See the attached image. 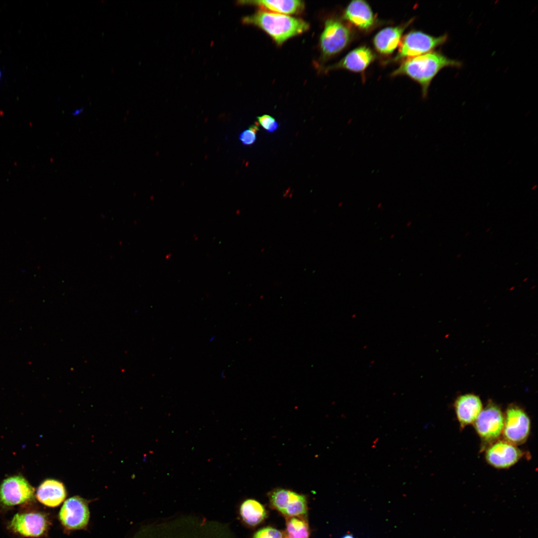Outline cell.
<instances>
[{"label":"cell","instance_id":"1","mask_svg":"<svg viewBox=\"0 0 538 538\" xmlns=\"http://www.w3.org/2000/svg\"><path fill=\"white\" fill-rule=\"evenodd\" d=\"M133 538H233L224 524L207 518L184 516L144 527Z\"/></svg>","mask_w":538,"mask_h":538},{"label":"cell","instance_id":"2","mask_svg":"<svg viewBox=\"0 0 538 538\" xmlns=\"http://www.w3.org/2000/svg\"><path fill=\"white\" fill-rule=\"evenodd\" d=\"M461 66L459 61L449 59L441 52L431 51L406 59L392 75L407 76L416 81L420 85L422 96L425 98L431 81L442 69Z\"/></svg>","mask_w":538,"mask_h":538},{"label":"cell","instance_id":"3","mask_svg":"<svg viewBox=\"0 0 538 538\" xmlns=\"http://www.w3.org/2000/svg\"><path fill=\"white\" fill-rule=\"evenodd\" d=\"M242 20L245 24L253 25L263 30L278 45L309 28V24L301 19L264 10L244 16Z\"/></svg>","mask_w":538,"mask_h":538},{"label":"cell","instance_id":"4","mask_svg":"<svg viewBox=\"0 0 538 538\" xmlns=\"http://www.w3.org/2000/svg\"><path fill=\"white\" fill-rule=\"evenodd\" d=\"M352 35L349 26L340 20L327 19L320 37L322 58L326 59L342 51L350 42Z\"/></svg>","mask_w":538,"mask_h":538},{"label":"cell","instance_id":"5","mask_svg":"<svg viewBox=\"0 0 538 538\" xmlns=\"http://www.w3.org/2000/svg\"><path fill=\"white\" fill-rule=\"evenodd\" d=\"M446 34L434 37L420 31H412L401 40L399 52L394 60L407 59L431 52L446 42Z\"/></svg>","mask_w":538,"mask_h":538},{"label":"cell","instance_id":"6","mask_svg":"<svg viewBox=\"0 0 538 538\" xmlns=\"http://www.w3.org/2000/svg\"><path fill=\"white\" fill-rule=\"evenodd\" d=\"M531 421L525 411L515 404H511L504 416L503 433L505 439L515 445L527 439L530 432Z\"/></svg>","mask_w":538,"mask_h":538},{"label":"cell","instance_id":"7","mask_svg":"<svg viewBox=\"0 0 538 538\" xmlns=\"http://www.w3.org/2000/svg\"><path fill=\"white\" fill-rule=\"evenodd\" d=\"M474 423L477 432L483 440L494 441L503 432L504 415L499 406L494 403H489Z\"/></svg>","mask_w":538,"mask_h":538},{"label":"cell","instance_id":"8","mask_svg":"<svg viewBox=\"0 0 538 538\" xmlns=\"http://www.w3.org/2000/svg\"><path fill=\"white\" fill-rule=\"evenodd\" d=\"M34 489L21 475L4 479L0 485V501L7 506L24 503L33 499Z\"/></svg>","mask_w":538,"mask_h":538},{"label":"cell","instance_id":"9","mask_svg":"<svg viewBox=\"0 0 538 538\" xmlns=\"http://www.w3.org/2000/svg\"><path fill=\"white\" fill-rule=\"evenodd\" d=\"M59 517L62 524L68 529L79 530L84 528L88 524L90 512L85 500L74 496L64 502Z\"/></svg>","mask_w":538,"mask_h":538},{"label":"cell","instance_id":"10","mask_svg":"<svg viewBox=\"0 0 538 538\" xmlns=\"http://www.w3.org/2000/svg\"><path fill=\"white\" fill-rule=\"evenodd\" d=\"M522 455V452L516 445L505 439L492 444L487 449L485 456L487 462L490 465L503 469L514 465Z\"/></svg>","mask_w":538,"mask_h":538},{"label":"cell","instance_id":"11","mask_svg":"<svg viewBox=\"0 0 538 538\" xmlns=\"http://www.w3.org/2000/svg\"><path fill=\"white\" fill-rule=\"evenodd\" d=\"M343 18L352 25L368 31L375 25L376 19L369 4L363 0H353L347 5Z\"/></svg>","mask_w":538,"mask_h":538},{"label":"cell","instance_id":"12","mask_svg":"<svg viewBox=\"0 0 538 538\" xmlns=\"http://www.w3.org/2000/svg\"><path fill=\"white\" fill-rule=\"evenodd\" d=\"M10 526L15 532L26 537H37L42 535L47 527L46 518L39 513L16 514Z\"/></svg>","mask_w":538,"mask_h":538},{"label":"cell","instance_id":"13","mask_svg":"<svg viewBox=\"0 0 538 538\" xmlns=\"http://www.w3.org/2000/svg\"><path fill=\"white\" fill-rule=\"evenodd\" d=\"M376 55L368 47L362 46L349 52L338 63L327 68L328 70L343 69L362 72L375 59Z\"/></svg>","mask_w":538,"mask_h":538},{"label":"cell","instance_id":"14","mask_svg":"<svg viewBox=\"0 0 538 538\" xmlns=\"http://www.w3.org/2000/svg\"><path fill=\"white\" fill-rule=\"evenodd\" d=\"M454 407L462 428L474 423L483 409L479 397L471 394L459 396L455 400Z\"/></svg>","mask_w":538,"mask_h":538},{"label":"cell","instance_id":"15","mask_svg":"<svg viewBox=\"0 0 538 538\" xmlns=\"http://www.w3.org/2000/svg\"><path fill=\"white\" fill-rule=\"evenodd\" d=\"M411 23L382 29L374 36L373 40L376 50L381 54H392L400 44L405 29Z\"/></svg>","mask_w":538,"mask_h":538},{"label":"cell","instance_id":"16","mask_svg":"<svg viewBox=\"0 0 538 538\" xmlns=\"http://www.w3.org/2000/svg\"><path fill=\"white\" fill-rule=\"evenodd\" d=\"M66 491L61 482L54 479H47L38 487L36 492L38 500L44 505L55 507L65 500Z\"/></svg>","mask_w":538,"mask_h":538},{"label":"cell","instance_id":"17","mask_svg":"<svg viewBox=\"0 0 538 538\" xmlns=\"http://www.w3.org/2000/svg\"><path fill=\"white\" fill-rule=\"evenodd\" d=\"M240 4L253 5L261 7L263 10H269L276 13L294 14L301 12L304 8V3L298 0H240Z\"/></svg>","mask_w":538,"mask_h":538},{"label":"cell","instance_id":"18","mask_svg":"<svg viewBox=\"0 0 538 538\" xmlns=\"http://www.w3.org/2000/svg\"><path fill=\"white\" fill-rule=\"evenodd\" d=\"M240 514L243 521L248 525L255 527L262 523L267 517L264 506L258 501L249 499L241 505Z\"/></svg>","mask_w":538,"mask_h":538},{"label":"cell","instance_id":"19","mask_svg":"<svg viewBox=\"0 0 538 538\" xmlns=\"http://www.w3.org/2000/svg\"><path fill=\"white\" fill-rule=\"evenodd\" d=\"M286 538H309L310 530L308 523L299 517H287Z\"/></svg>","mask_w":538,"mask_h":538},{"label":"cell","instance_id":"20","mask_svg":"<svg viewBox=\"0 0 538 538\" xmlns=\"http://www.w3.org/2000/svg\"><path fill=\"white\" fill-rule=\"evenodd\" d=\"M307 505L306 496L290 491L289 502L284 516L287 517H303L307 514Z\"/></svg>","mask_w":538,"mask_h":538},{"label":"cell","instance_id":"21","mask_svg":"<svg viewBox=\"0 0 538 538\" xmlns=\"http://www.w3.org/2000/svg\"><path fill=\"white\" fill-rule=\"evenodd\" d=\"M290 493V490L277 488L270 491L269 494L271 506L283 515H285L289 504Z\"/></svg>","mask_w":538,"mask_h":538},{"label":"cell","instance_id":"22","mask_svg":"<svg viewBox=\"0 0 538 538\" xmlns=\"http://www.w3.org/2000/svg\"><path fill=\"white\" fill-rule=\"evenodd\" d=\"M253 538H286L282 532L271 527L263 528L257 531Z\"/></svg>","mask_w":538,"mask_h":538},{"label":"cell","instance_id":"23","mask_svg":"<svg viewBox=\"0 0 538 538\" xmlns=\"http://www.w3.org/2000/svg\"><path fill=\"white\" fill-rule=\"evenodd\" d=\"M259 130L257 125L250 127L248 130H245L239 135V139L243 144L249 145L252 144L256 140V134Z\"/></svg>","mask_w":538,"mask_h":538},{"label":"cell","instance_id":"24","mask_svg":"<svg viewBox=\"0 0 538 538\" xmlns=\"http://www.w3.org/2000/svg\"><path fill=\"white\" fill-rule=\"evenodd\" d=\"M257 119L261 126L269 132H274L278 128V123L275 119L269 115H264L258 117Z\"/></svg>","mask_w":538,"mask_h":538},{"label":"cell","instance_id":"25","mask_svg":"<svg viewBox=\"0 0 538 538\" xmlns=\"http://www.w3.org/2000/svg\"><path fill=\"white\" fill-rule=\"evenodd\" d=\"M82 111H83V109L82 108H80L79 109L75 110L72 113V114L74 116L77 115H79V114H80Z\"/></svg>","mask_w":538,"mask_h":538},{"label":"cell","instance_id":"26","mask_svg":"<svg viewBox=\"0 0 538 538\" xmlns=\"http://www.w3.org/2000/svg\"><path fill=\"white\" fill-rule=\"evenodd\" d=\"M0 77H1V72L0 71Z\"/></svg>","mask_w":538,"mask_h":538}]
</instances>
